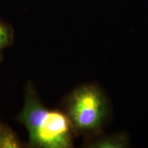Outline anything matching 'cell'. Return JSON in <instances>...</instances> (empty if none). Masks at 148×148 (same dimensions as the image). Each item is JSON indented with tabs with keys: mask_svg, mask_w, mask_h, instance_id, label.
<instances>
[{
	"mask_svg": "<svg viewBox=\"0 0 148 148\" xmlns=\"http://www.w3.org/2000/svg\"><path fill=\"white\" fill-rule=\"evenodd\" d=\"M21 119L28 130L32 145L45 148H66L71 145L70 121L64 114L48 110L29 99Z\"/></svg>",
	"mask_w": 148,
	"mask_h": 148,
	"instance_id": "cell-1",
	"label": "cell"
},
{
	"mask_svg": "<svg viewBox=\"0 0 148 148\" xmlns=\"http://www.w3.org/2000/svg\"><path fill=\"white\" fill-rule=\"evenodd\" d=\"M70 119L80 130L99 128L106 117L107 106L104 97L93 86H84L75 91L70 99Z\"/></svg>",
	"mask_w": 148,
	"mask_h": 148,
	"instance_id": "cell-2",
	"label": "cell"
},
{
	"mask_svg": "<svg viewBox=\"0 0 148 148\" xmlns=\"http://www.w3.org/2000/svg\"><path fill=\"white\" fill-rule=\"evenodd\" d=\"M17 140L12 134L3 132L0 133V148L18 147Z\"/></svg>",
	"mask_w": 148,
	"mask_h": 148,
	"instance_id": "cell-3",
	"label": "cell"
},
{
	"mask_svg": "<svg viewBox=\"0 0 148 148\" xmlns=\"http://www.w3.org/2000/svg\"><path fill=\"white\" fill-rule=\"evenodd\" d=\"M8 32L7 29L0 23V48L3 47L8 41Z\"/></svg>",
	"mask_w": 148,
	"mask_h": 148,
	"instance_id": "cell-4",
	"label": "cell"
}]
</instances>
